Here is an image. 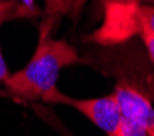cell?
I'll return each mask as SVG.
<instances>
[{"label": "cell", "instance_id": "ba28073f", "mask_svg": "<svg viewBox=\"0 0 154 136\" xmlns=\"http://www.w3.org/2000/svg\"><path fill=\"white\" fill-rule=\"evenodd\" d=\"M135 36H140L141 41H143L144 47H146V52L149 55V59L154 63V34L149 29H146L144 26H138L135 29Z\"/></svg>", "mask_w": 154, "mask_h": 136}, {"label": "cell", "instance_id": "7a4b0ae2", "mask_svg": "<svg viewBox=\"0 0 154 136\" xmlns=\"http://www.w3.org/2000/svg\"><path fill=\"white\" fill-rule=\"evenodd\" d=\"M107 15L102 26L91 36L93 42L114 45L135 36L138 26H144L154 34V3H107Z\"/></svg>", "mask_w": 154, "mask_h": 136}, {"label": "cell", "instance_id": "4fadbf2b", "mask_svg": "<svg viewBox=\"0 0 154 136\" xmlns=\"http://www.w3.org/2000/svg\"><path fill=\"white\" fill-rule=\"evenodd\" d=\"M107 136H114V134H107Z\"/></svg>", "mask_w": 154, "mask_h": 136}, {"label": "cell", "instance_id": "8992f818", "mask_svg": "<svg viewBox=\"0 0 154 136\" xmlns=\"http://www.w3.org/2000/svg\"><path fill=\"white\" fill-rule=\"evenodd\" d=\"M39 15L41 13L24 7L20 0H0V26L8 21H15V20L21 18H34Z\"/></svg>", "mask_w": 154, "mask_h": 136}, {"label": "cell", "instance_id": "7c38bea8", "mask_svg": "<svg viewBox=\"0 0 154 136\" xmlns=\"http://www.w3.org/2000/svg\"><path fill=\"white\" fill-rule=\"evenodd\" d=\"M20 2H21L24 7H28L29 10H32V11H37V13H41V10L36 7V0H20Z\"/></svg>", "mask_w": 154, "mask_h": 136}, {"label": "cell", "instance_id": "52a82bcc", "mask_svg": "<svg viewBox=\"0 0 154 136\" xmlns=\"http://www.w3.org/2000/svg\"><path fill=\"white\" fill-rule=\"evenodd\" d=\"M114 136H148L146 130L143 128V125L135 120L133 117L130 115H122V118H120V122L117 123V126H115Z\"/></svg>", "mask_w": 154, "mask_h": 136}, {"label": "cell", "instance_id": "6da1fadb", "mask_svg": "<svg viewBox=\"0 0 154 136\" xmlns=\"http://www.w3.org/2000/svg\"><path fill=\"white\" fill-rule=\"evenodd\" d=\"M80 62V55L72 44L52 39V34L39 32V41L29 62L8 76L7 96L21 101H44L49 92L57 89L62 70Z\"/></svg>", "mask_w": 154, "mask_h": 136}, {"label": "cell", "instance_id": "9c48e42d", "mask_svg": "<svg viewBox=\"0 0 154 136\" xmlns=\"http://www.w3.org/2000/svg\"><path fill=\"white\" fill-rule=\"evenodd\" d=\"M10 76V71H8V67H7V62L3 59V53H2V49H0V97L7 96V89H5V83Z\"/></svg>", "mask_w": 154, "mask_h": 136}, {"label": "cell", "instance_id": "3957f363", "mask_svg": "<svg viewBox=\"0 0 154 136\" xmlns=\"http://www.w3.org/2000/svg\"><path fill=\"white\" fill-rule=\"evenodd\" d=\"M42 102L52 105H66L78 110L81 115L94 123L99 130H102L106 134H112L123 115V110L120 107L119 97L115 92L107 94L102 97H93V99H76L72 96L60 92L59 89H54L44 97Z\"/></svg>", "mask_w": 154, "mask_h": 136}, {"label": "cell", "instance_id": "277c9868", "mask_svg": "<svg viewBox=\"0 0 154 136\" xmlns=\"http://www.w3.org/2000/svg\"><path fill=\"white\" fill-rule=\"evenodd\" d=\"M114 92L117 94L123 113L138 120L148 136H154V107L146 94L130 83H119Z\"/></svg>", "mask_w": 154, "mask_h": 136}, {"label": "cell", "instance_id": "5b68a950", "mask_svg": "<svg viewBox=\"0 0 154 136\" xmlns=\"http://www.w3.org/2000/svg\"><path fill=\"white\" fill-rule=\"evenodd\" d=\"M72 0H45L44 3V18L41 23V31L45 34H52V29L59 24L60 18L68 15Z\"/></svg>", "mask_w": 154, "mask_h": 136}, {"label": "cell", "instance_id": "30bf717a", "mask_svg": "<svg viewBox=\"0 0 154 136\" xmlns=\"http://www.w3.org/2000/svg\"><path fill=\"white\" fill-rule=\"evenodd\" d=\"M86 2L88 0H72V3H70V11H68V15H72L75 20L80 16L81 13V10H83V7L86 5Z\"/></svg>", "mask_w": 154, "mask_h": 136}, {"label": "cell", "instance_id": "8fae6325", "mask_svg": "<svg viewBox=\"0 0 154 136\" xmlns=\"http://www.w3.org/2000/svg\"><path fill=\"white\" fill-rule=\"evenodd\" d=\"M107 3H122V5H131V3H154V0H104Z\"/></svg>", "mask_w": 154, "mask_h": 136}]
</instances>
